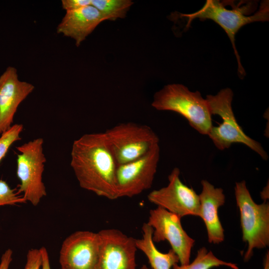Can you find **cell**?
Wrapping results in <instances>:
<instances>
[{
	"label": "cell",
	"mask_w": 269,
	"mask_h": 269,
	"mask_svg": "<svg viewBox=\"0 0 269 269\" xmlns=\"http://www.w3.org/2000/svg\"><path fill=\"white\" fill-rule=\"evenodd\" d=\"M70 165L81 188L110 200L119 198L118 165L104 133L84 134L75 140Z\"/></svg>",
	"instance_id": "cell-1"
},
{
	"label": "cell",
	"mask_w": 269,
	"mask_h": 269,
	"mask_svg": "<svg viewBox=\"0 0 269 269\" xmlns=\"http://www.w3.org/2000/svg\"><path fill=\"white\" fill-rule=\"evenodd\" d=\"M256 2L252 1L240 2L232 5V9L225 7L224 2L217 0H207L203 6L195 12L180 14L181 17L186 18V28L190 26L195 18L201 20L211 19L219 25L226 32L232 45L238 62V72L240 78H244L246 72L240 60V57L235 45V35L241 27L247 24L256 21H269V1H263L259 10L252 15L257 8Z\"/></svg>",
	"instance_id": "cell-2"
},
{
	"label": "cell",
	"mask_w": 269,
	"mask_h": 269,
	"mask_svg": "<svg viewBox=\"0 0 269 269\" xmlns=\"http://www.w3.org/2000/svg\"><path fill=\"white\" fill-rule=\"evenodd\" d=\"M151 106L158 111L179 114L202 134L207 135L213 126L206 99L202 97L200 92H192L180 84L167 85L156 92Z\"/></svg>",
	"instance_id": "cell-3"
},
{
	"label": "cell",
	"mask_w": 269,
	"mask_h": 269,
	"mask_svg": "<svg viewBox=\"0 0 269 269\" xmlns=\"http://www.w3.org/2000/svg\"><path fill=\"white\" fill-rule=\"evenodd\" d=\"M233 98V92L228 88L215 95L206 96L212 116L218 115L222 120L218 126H212L207 135L219 150L228 148L234 143H242L267 160L268 155L261 144L247 135L238 124L232 109Z\"/></svg>",
	"instance_id": "cell-4"
},
{
	"label": "cell",
	"mask_w": 269,
	"mask_h": 269,
	"mask_svg": "<svg viewBox=\"0 0 269 269\" xmlns=\"http://www.w3.org/2000/svg\"><path fill=\"white\" fill-rule=\"evenodd\" d=\"M235 196L240 214L242 239L248 244L244 260L248 262L255 249L269 245V203L257 204L253 199L245 181L235 184Z\"/></svg>",
	"instance_id": "cell-5"
},
{
	"label": "cell",
	"mask_w": 269,
	"mask_h": 269,
	"mask_svg": "<svg viewBox=\"0 0 269 269\" xmlns=\"http://www.w3.org/2000/svg\"><path fill=\"white\" fill-rule=\"evenodd\" d=\"M104 134L118 165L140 157L159 142L150 127L133 122L120 123Z\"/></svg>",
	"instance_id": "cell-6"
},
{
	"label": "cell",
	"mask_w": 269,
	"mask_h": 269,
	"mask_svg": "<svg viewBox=\"0 0 269 269\" xmlns=\"http://www.w3.org/2000/svg\"><path fill=\"white\" fill-rule=\"evenodd\" d=\"M43 139L36 138L16 147V175L20 181L17 191L26 202L37 206L46 196L42 175L46 161L43 153Z\"/></svg>",
	"instance_id": "cell-7"
},
{
	"label": "cell",
	"mask_w": 269,
	"mask_h": 269,
	"mask_svg": "<svg viewBox=\"0 0 269 269\" xmlns=\"http://www.w3.org/2000/svg\"><path fill=\"white\" fill-rule=\"evenodd\" d=\"M159 158L158 143L140 157L118 165L116 172L118 198L132 197L151 188Z\"/></svg>",
	"instance_id": "cell-8"
},
{
	"label": "cell",
	"mask_w": 269,
	"mask_h": 269,
	"mask_svg": "<svg viewBox=\"0 0 269 269\" xmlns=\"http://www.w3.org/2000/svg\"><path fill=\"white\" fill-rule=\"evenodd\" d=\"M147 223L153 229L154 243L168 241L171 249L177 255L180 265H187L190 262L195 240L182 228L180 217L157 206L149 211Z\"/></svg>",
	"instance_id": "cell-9"
},
{
	"label": "cell",
	"mask_w": 269,
	"mask_h": 269,
	"mask_svg": "<svg viewBox=\"0 0 269 269\" xmlns=\"http://www.w3.org/2000/svg\"><path fill=\"white\" fill-rule=\"evenodd\" d=\"M180 174L179 169L174 168L168 176L167 185L151 191L147 199L150 202L181 218L188 215L199 217V195L181 181Z\"/></svg>",
	"instance_id": "cell-10"
},
{
	"label": "cell",
	"mask_w": 269,
	"mask_h": 269,
	"mask_svg": "<svg viewBox=\"0 0 269 269\" xmlns=\"http://www.w3.org/2000/svg\"><path fill=\"white\" fill-rule=\"evenodd\" d=\"M98 233L100 250L95 269H136L135 239L116 229Z\"/></svg>",
	"instance_id": "cell-11"
},
{
	"label": "cell",
	"mask_w": 269,
	"mask_h": 269,
	"mask_svg": "<svg viewBox=\"0 0 269 269\" xmlns=\"http://www.w3.org/2000/svg\"><path fill=\"white\" fill-rule=\"evenodd\" d=\"M99 250L98 233L76 231L62 244L59 254L60 269H95Z\"/></svg>",
	"instance_id": "cell-12"
},
{
	"label": "cell",
	"mask_w": 269,
	"mask_h": 269,
	"mask_svg": "<svg viewBox=\"0 0 269 269\" xmlns=\"http://www.w3.org/2000/svg\"><path fill=\"white\" fill-rule=\"evenodd\" d=\"M34 86L19 80L17 70L8 66L0 76V134L12 126L20 104L34 90Z\"/></svg>",
	"instance_id": "cell-13"
},
{
	"label": "cell",
	"mask_w": 269,
	"mask_h": 269,
	"mask_svg": "<svg viewBox=\"0 0 269 269\" xmlns=\"http://www.w3.org/2000/svg\"><path fill=\"white\" fill-rule=\"evenodd\" d=\"M202 191L199 195L200 214L206 226L209 243L218 244L224 240V230L218 216V209L225 202L221 188H217L206 180L201 181Z\"/></svg>",
	"instance_id": "cell-14"
},
{
	"label": "cell",
	"mask_w": 269,
	"mask_h": 269,
	"mask_svg": "<svg viewBox=\"0 0 269 269\" xmlns=\"http://www.w3.org/2000/svg\"><path fill=\"white\" fill-rule=\"evenodd\" d=\"M105 20L100 12L92 5L79 9L66 11L57 27V32L73 38L77 46Z\"/></svg>",
	"instance_id": "cell-15"
},
{
	"label": "cell",
	"mask_w": 269,
	"mask_h": 269,
	"mask_svg": "<svg viewBox=\"0 0 269 269\" xmlns=\"http://www.w3.org/2000/svg\"><path fill=\"white\" fill-rule=\"evenodd\" d=\"M141 229L142 237L135 239L136 247L147 257L152 269H171L178 264V257L171 249L166 253L157 250L152 240L153 229L151 226L144 223Z\"/></svg>",
	"instance_id": "cell-16"
},
{
	"label": "cell",
	"mask_w": 269,
	"mask_h": 269,
	"mask_svg": "<svg viewBox=\"0 0 269 269\" xmlns=\"http://www.w3.org/2000/svg\"><path fill=\"white\" fill-rule=\"evenodd\" d=\"M225 266L231 269H239L234 263L221 260L216 257L213 252L203 247L197 251L194 260L187 265L175 264L173 269H211L216 267Z\"/></svg>",
	"instance_id": "cell-17"
},
{
	"label": "cell",
	"mask_w": 269,
	"mask_h": 269,
	"mask_svg": "<svg viewBox=\"0 0 269 269\" xmlns=\"http://www.w3.org/2000/svg\"><path fill=\"white\" fill-rule=\"evenodd\" d=\"M133 3L131 0H91V5L100 12L105 20L124 18Z\"/></svg>",
	"instance_id": "cell-18"
},
{
	"label": "cell",
	"mask_w": 269,
	"mask_h": 269,
	"mask_svg": "<svg viewBox=\"0 0 269 269\" xmlns=\"http://www.w3.org/2000/svg\"><path fill=\"white\" fill-rule=\"evenodd\" d=\"M21 124H14L1 134L0 137V162L5 156L11 145L20 140V134L23 130Z\"/></svg>",
	"instance_id": "cell-19"
},
{
	"label": "cell",
	"mask_w": 269,
	"mask_h": 269,
	"mask_svg": "<svg viewBox=\"0 0 269 269\" xmlns=\"http://www.w3.org/2000/svg\"><path fill=\"white\" fill-rule=\"evenodd\" d=\"M25 203L26 201L17 189L11 188L5 181L0 179V206Z\"/></svg>",
	"instance_id": "cell-20"
},
{
	"label": "cell",
	"mask_w": 269,
	"mask_h": 269,
	"mask_svg": "<svg viewBox=\"0 0 269 269\" xmlns=\"http://www.w3.org/2000/svg\"><path fill=\"white\" fill-rule=\"evenodd\" d=\"M41 262L42 257L40 249H30L26 255L24 269H40Z\"/></svg>",
	"instance_id": "cell-21"
},
{
	"label": "cell",
	"mask_w": 269,
	"mask_h": 269,
	"mask_svg": "<svg viewBox=\"0 0 269 269\" xmlns=\"http://www.w3.org/2000/svg\"><path fill=\"white\" fill-rule=\"evenodd\" d=\"M61 4L66 11H74L91 5V0H62Z\"/></svg>",
	"instance_id": "cell-22"
},
{
	"label": "cell",
	"mask_w": 269,
	"mask_h": 269,
	"mask_svg": "<svg viewBox=\"0 0 269 269\" xmlns=\"http://www.w3.org/2000/svg\"><path fill=\"white\" fill-rule=\"evenodd\" d=\"M13 252L10 249L6 250L2 254L0 262V269H9L12 260Z\"/></svg>",
	"instance_id": "cell-23"
},
{
	"label": "cell",
	"mask_w": 269,
	"mask_h": 269,
	"mask_svg": "<svg viewBox=\"0 0 269 269\" xmlns=\"http://www.w3.org/2000/svg\"><path fill=\"white\" fill-rule=\"evenodd\" d=\"M39 249L42 257L41 269H51L49 257L46 249L44 247H42Z\"/></svg>",
	"instance_id": "cell-24"
},
{
	"label": "cell",
	"mask_w": 269,
	"mask_h": 269,
	"mask_svg": "<svg viewBox=\"0 0 269 269\" xmlns=\"http://www.w3.org/2000/svg\"><path fill=\"white\" fill-rule=\"evenodd\" d=\"M263 269H269V252L268 251L264 260Z\"/></svg>",
	"instance_id": "cell-25"
},
{
	"label": "cell",
	"mask_w": 269,
	"mask_h": 269,
	"mask_svg": "<svg viewBox=\"0 0 269 269\" xmlns=\"http://www.w3.org/2000/svg\"><path fill=\"white\" fill-rule=\"evenodd\" d=\"M139 269H149L145 265H142Z\"/></svg>",
	"instance_id": "cell-26"
},
{
	"label": "cell",
	"mask_w": 269,
	"mask_h": 269,
	"mask_svg": "<svg viewBox=\"0 0 269 269\" xmlns=\"http://www.w3.org/2000/svg\"></svg>",
	"instance_id": "cell-27"
}]
</instances>
